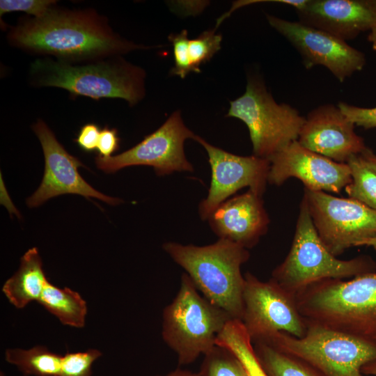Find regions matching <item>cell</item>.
Here are the masks:
<instances>
[{
    "mask_svg": "<svg viewBox=\"0 0 376 376\" xmlns=\"http://www.w3.org/2000/svg\"><path fill=\"white\" fill-rule=\"evenodd\" d=\"M169 41L173 45L174 66L171 70V75L184 79L192 72L188 54L189 39L188 31L182 30L179 33L171 34Z\"/></svg>",
    "mask_w": 376,
    "mask_h": 376,
    "instance_id": "28",
    "label": "cell"
},
{
    "mask_svg": "<svg viewBox=\"0 0 376 376\" xmlns=\"http://www.w3.org/2000/svg\"><path fill=\"white\" fill-rule=\"evenodd\" d=\"M196 134L184 123L180 111H175L155 132L147 135L134 147L110 157H97L98 169L113 173L132 166H148L163 176L174 172H193V165L187 159L185 141Z\"/></svg>",
    "mask_w": 376,
    "mask_h": 376,
    "instance_id": "11",
    "label": "cell"
},
{
    "mask_svg": "<svg viewBox=\"0 0 376 376\" xmlns=\"http://www.w3.org/2000/svg\"><path fill=\"white\" fill-rule=\"evenodd\" d=\"M337 107L354 126L366 130L376 127V107H359L344 102H339Z\"/></svg>",
    "mask_w": 376,
    "mask_h": 376,
    "instance_id": "30",
    "label": "cell"
},
{
    "mask_svg": "<svg viewBox=\"0 0 376 376\" xmlns=\"http://www.w3.org/2000/svg\"><path fill=\"white\" fill-rule=\"evenodd\" d=\"M347 164L352 180L344 189L349 198L376 210V173L361 155L352 156Z\"/></svg>",
    "mask_w": 376,
    "mask_h": 376,
    "instance_id": "24",
    "label": "cell"
},
{
    "mask_svg": "<svg viewBox=\"0 0 376 376\" xmlns=\"http://www.w3.org/2000/svg\"><path fill=\"white\" fill-rule=\"evenodd\" d=\"M354 127L337 106L322 104L308 113L297 141L334 162L347 163L350 157L368 148L354 132Z\"/></svg>",
    "mask_w": 376,
    "mask_h": 376,
    "instance_id": "16",
    "label": "cell"
},
{
    "mask_svg": "<svg viewBox=\"0 0 376 376\" xmlns=\"http://www.w3.org/2000/svg\"><path fill=\"white\" fill-rule=\"evenodd\" d=\"M100 131L97 125L87 123L81 127L75 141L82 150L93 151L97 149Z\"/></svg>",
    "mask_w": 376,
    "mask_h": 376,
    "instance_id": "32",
    "label": "cell"
},
{
    "mask_svg": "<svg viewBox=\"0 0 376 376\" xmlns=\"http://www.w3.org/2000/svg\"><path fill=\"white\" fill-rule=\"evenodd\" d=\"M146 72L122 56L72 64L49 57L31 63L29 81L36 87H56L94 100L118 98L130 106L145 95Z\"/></svg>",
    "mask_w": 376,
    "mask_h": 376,
    "instance_id": "2",
    "label": "cell"
},
{
    "mask_svg": "<svg viewBox=\"0 0 376 376\" xmlns=\"http://www.w3.org/2000/svg\"><path fill=\"white\" fill-rule=\"evenodd\" d=\"M306 322L376 339V272L315 282L295 295Z\"/></svg>",
    "mask_w": 376,
    "mask_h": 376,
    "instance_id": "3",
    "label": "cell"
},
{
    "mask_svg": "<svg viewBox=\"0 0 376 376\" xmlns=\"http://www.w3.org/2000/svg\"><path fill=\"white\" fill-rule=\"evenodd\" d=\"M295 11L300 23L344 41L376 25V0H307Z\"/></svg>",
    "mask_w": 376,
    "mask_h": 376,
    "instance_id": "17",
    "label": "cell"
},
{
    "mask_svg": "<svg viewBox=\"0 0 376 376\" xmlns=\"http://www.w3.org/2000/svg\"><path fill=\"white\" fill-rule=\"evenodd\" d=\"M244 276L241 321L251 340H263L278 332L302 338L307 324L298 310L295 295L272 279L263 281L250 272Z\"/></svg>",
    "mask_w": 376,
    "mask_h": 376,
    "instance_id": "10",
    "label": "cell"
},
{
    "mask_svg": "<svg viewBox=\"0 0 376 376\" xmlns=\"http://www.w3.org/2000/svg\"><path fill=\"white\" fill-rule=\"evenodd\" d=\"M262 2H276V3H281L283 4H287L288 6L294 7L295 10L299 9L301 7H303L305 3L307 2V0H249V1H239L237 3H234L231 9L229 10V12L227 14L224 15L220 19L217 21V26L219 23H221L225 17H226L228 15H230L231 12L235 10L237 8H239L242 6L251 4V3H262Z\"/></svg>",
    "mask_w": 376,
    "mask_h": 376,
    "instance_id": "33",
    "label": "cell"
},
{
    "mask_svg": "<svg viewBox=\"0 0 376 376\" xmlns=\"http://www.w3.org/2000/svg\"><path fill=\"white\" fill-rule=\"evenodd\" d=\"M63 324L82 328L86 323L87 304L81 295L70 288H58L49 281L38 301Z\"/></svg>",
    "mask_w": 376,
    "mask_h": 376,
    "instance_id": "20",
    "label": "cell"
},
{
    "mask_svg": "<svg viewBox=\"0 0 376 376\" xmlns=\"http://www.w3.org/2000/svg\"><path fill=\"white\" fill-rule=\"evenodd\" d=\"M268 183L281 185L288 179L300 180L312 191L340 193L351 182L347 163L334 162L295 141L269 159Z\"/></svg>",
    "mask_w": 376,
    "mask_h": 376,
    "instance_id": "15",
    "label": "cell"
},
{
    "mask_svg": "<svg viewBox=\"0 0 376 376\" xmlns=\"http://www.w3.org/2000/svg\"><path fill=\"white\" fill-rule=\"evenodd\" d=\"M359 246H371L376 250V237L364 240L360 243Z\"/></svg>",
    "mask_w": 376,
    "mask_h": 376,
    "instance_id": "38",
    "label": "cell"
},
{
    "mask_svg": "<svg viewBox=\"0 0 376 376\" xmlns=\"http://www.w3.org/2000/svg\"><path fill=\"white\" fill-rule=\"evenodd\" d=\"M304 198L320 238L335 256L376 237V210L322 191L304 188Z\"/></svg>",
    "mask_w": 376,
    "mask_h": 376,
    "instance_id": "9",
    "label": "cell"
},
{
    "mask_svg": "<svg viewBox=\"0 0 376 376\" xmlns=\"http://www.w3.org/2000/svg\"><path fill=\"white\" fill-rule=\"evenodd\" d=\"M376 272V263L368 256L340 260L320 238L303 197L290 249L272 272V279L288 292L296 293L322 280L343 279Z\"/></svg>",
    "mask_w": 376,
    "mask_h": 376,
    "instance_id": "5",
    "label": "cell"
},
{
    "mask_svg": "<svg viewBox=\"0 0 376 376\" xmlns=\"http://www.w3.org/2000/svg\"><path fill=\"white\" fill-rule=\"evenodd\" d=\"M120 139L117 130L114 128L104 127L100 131L97 150L99 156L110 157L119 148Z\"/></svg>",
    "mask_w": 376,
    "mask_h": 376,
    "instance_id": "31",
    "label": "cell"
},
{
    "mask_svg": "<svg viewBox=\"0 0 376 376\" xmlns=\"http://www.w3.org/2000/svg\"><path fill=\"white\" fill-rule=\"evenodd\" d=\"M252 343L257 359L268 376H322L304 361L264 340Z\"/></svg>",
    "mask_w": 376,
    "mask_h": 376,
    "instance_id": "22",
    "label": "cell"
},
{
    "mask_svg": "<svg viewBox=\"0 0 376 376\" xmlns=\"http://www.w3.org/2000/svg\"><path fill=\"white\" fill-rule=\"evenodd\" d=\"M101 356L102 352L97 349L66 352L62 357L58 376H91L93 365Z\"/></svg>",
    "mask_w": 376,
    "mask_h": 376,
    "instance_id": "27",
    "label": "cell"
},
{
    "mask_svg": "<svg viewBox=\"0 0 376 376\" xmlns=\"http://www.w3.org/2000/svg\"><path fill=\"white\" fill-rule=\"evenodd\" d=\"M262 196L249 189L223 202L207 220L211 230L219 238L247 249L253 247L267 233L270 221Z\"/></svg>",
    "mask_w": 376,
    "mask_h": 376,
    "instance_id": "18",
    "label": "cell"
},
{
    "mask_svg": "<svg viewBox=\"0 0 376 376\" xmlns=\"http://www.w3.org/2000/svg\"><path fill=\"white\" fill-rule=\"evenodd\" d=\"M56 5L55 0H1L0 17L8 13L22 11L30 17H39Z\"/></svg>",
    "mask_w": 376,
    "mask_h": 376,
    "instance_id": "29",
    "label": "cell"
},
{
    "mask_svg": "<svg viewBox=\"0 0 376 376\" xmlns=\"http://www.w3.org/2000/svg\"><path fill=\"white\" fill-rule=\"evenodd\" d=\"M47 282L38 250L33 247L23 255L19 269L6 281L1 290L13 306L23 308L38 301Z\"/></svg>",
    "mask_w": 376,
    "mask_h": 376,
    "instance_id": "19",
    "label": "cell"
},
{
    "mask_svg": "<svg viewBox=\"0 0 376 376\" xmlns=\"http://www.w3.org/2000/svg\"><path fill=\"white\" fill-rule=\"evenodd\" d=\"M222 36L215 30L205 31L196 38L189 40V58L192 72H200V66L210 61L221 49Z\"/></svg>",
    "mask_w": 376,
    "mask_h": 376,
    "instance_id": "26",
    "label": "cell"
},
{
    "mask_svg": "<svg viewBox=\"0 0 376 376\" xmlns=\"http://www.w3.org/2000/svg\"><path fill=\"white\" fill-rule=\"evenodd\" d=\"M7 40L31 54L72 64L149 48L120 36L108 19L93 8L69 9L57 5L41 17L19 18L10 27Z\"/></svg>",
    "mask_w": 376,
    "mask_h": 376,
    "instance_id": "1",
    "label": "cell"
},
{
    "mask_svg": "<svg viewBox=\"0 0 376 376\" xmlns=\"http://www.w3.org/2000/svg\"><path fill=\"white\" fill-rule=\"evenodd\" d=\"M194 140L205 150L211 169V180L205 198L198 205L201 219L207 221L223 202L244 187L263 195L268 183L270 162L267 159L240 156L214 146L201 136Z\"/></svg>",
    "mask_w": 376,
    "mask_h": 376,
    "instance_id": "13",
    "label": "cell"
},
{
    "mask_svg": "<svg viewBox=\"0 0 376 376\" xmlns=\"http://www.w3.org/2000/svg\"><path fill=\"white\" fill-rule=\"evenodd\" d=\"M226 116L246 125L253 155L267 159L298 139L306 119L295 108L276 102L256 77H249L244 93L230 102Z\"/></svg>",
    "mask_w": 376,
    "mask_h": 376,
    "instance_id": "8",
    "label": "cell"
},
{
    "mask_svg": "<svg viewBox=\"0 0 376 376\" xmlns=\"http://www.w3.org/2000/svg\"><path fill=\"white\" fill-rule=\"evenodd\" d=\"M32 129L42 146L45 171L40 185L26 201L29 207H37L52 197L66 194L96 198L110 205L121 202L97 191L82 178L78 171L82 163L65 150L42 120H38Z\"/></svg>",
    "mask_w": 376,
    "mask_h": 376,
    "instance_id": "14",
    "label": "cell"
},
{
    "mask_svg": "<svg viewBox=\"0 0 376 376\" xmlns=\"http://www.w3.org/2000/svg\"><path fill=\"white\" fill-rule=\"evenodd\" d=\"M0 376H7V375L3 372L1 371L0 372Z\"/></svg>",
    "mask_w": 376,
    "mask_h": 376,
    "instance_id": "39",
    "label": "cell"
},
{
    "mask_svg": "<svg viewBox=\"0 0 376 376\" xmlns=\"http://www.w3.org/2000/svg\"><path fill=\"white\" fill-rule=\"evenodd\" d=\"M162 248L207 300L233 319L242 320L244 276L241 266L249 258L247 249L221 238L203 246L169 242Z\"/></svg>",
    "mask_w": 376,
    "mask_h": 376,
    "instance_id": "4",
    "label": "cell"
},
{
    "mask_svg": "<svg viewBox=\"0 0 376 376\" xmlns=\"http://www.w3.org/2000/svg\"><path fill=\"white\" fill-rule=\"evenodd\" d=\"M199 371L204 376H249L234 354L217 345L204 356Z\"/></svg>",
    "mask_w": 376,
    "mask_h": 376,
    "instance_id": "25",
    "label": "cell"
},
{
    "mask_svg": "<svg viewBox=\"0 0 376 376\" xmlns=\"http://www.w3.org/2000/svg\"><path fill=\"white\" fill-rule=\"evenodd\" d=\"M233 318L198 292L183 273L179 290L164 309L162 336L176 354L179 366L194 363L216 346V340Z\"/></svg>",
    "mask_w": 376,
    "mask_h": 376,
    "instance_id": "6",
    "label": "cell"
},
{
    "mask_svg": "<svg viewBox=\"0 0 376 376\" xmlns=\"http://www.w3.org/2000/svg\"><path fill=\"white\" fill-rule=\"evenodd\" d=\"M306 324L302 338L278 332L261 340L304 361L322 376H363L362 367L376 360V339Z\"/></svg>",
    "mask_w": 376,
    "mask_h": 376,
    "instance_id": "7",
    "label": "cell"
},
{
    "mask_svg": "<svg viewBox=\"0 0 376 376\" xmlns=\"http://www.w3.org/2000/svg\"><path fill=\"white\" fill-rule=\"evenodd\" d=\"M361 372L364 375L376 376V360L364 365L362 367Z\"/></svg>",
    "mask_w": 376,
    "mask_h": 376,
    "instance_id": "36",
    "label": "cell"
},
{
    "mask_svg": "<svg viewBox=\"0 0 376 376\" xmlns=\"http://www.w3.org/2000/svg\"><path fill=\"white\" fill-rule=\"evenodd\" d=\"M360 155L368 166L376 173V155L369 148Z\"/></svg>",
    "mask_w": 376,
    "mask_h": 376,
    "instance_id": "34",
    "label": "cell"
},
{
    "mask_svg": "<svg viewBox=\"0 0 376 376\" xmlns=\"http://www.w3.org/2000/svg\"><path fill=\"white\" fill-rule=\"evenodd\" d=\"M367 39L376 54V25L369 31Z\"/></svg>",
    "mask_w": 376,
    "mask_h": 376,
    "instance_id": "37",
    "label": "cell"
},
{
    "mask_svg": "<svg viewBox=\"0 0 376 376\" xmlns=\"http://www.w3.org/2000/svg\"><path fill=\"white\" fill-rule=\"evenodd\" d=\"M216 345L234 354L249 376H268L257 359L251 338L241 320H229L219 334Z\"/></svg>",
    "mask_w": 376,
    "mask_h": 376,
    "instance_id": "23",
    "label": "cell"
},
{
    "mask_svg": "<svg viewBox=\"0 0 376 376\" xmlns=\"http://www.w3.org/2000/svg\"><path fill=\"white\" fill-rule=\"evenodd\" d=\"M62 357L43 345L27 350L9 348L5 352L6 362L16 366L24 376H58Z\"/></svg>",
    "mask_w": 376,
    "mask_h": 376,
    "instance_id": "21",
    "label": "cell"
},
{
    "mask_svg": "<svg viewBox=\"0 0 376 376\" xmlns=\"http://www.w3.org/2000/svg\"><path fill=\"white\" fill-rule=\"evenodd\" d=\"M156 376H204V375L201 373V371L192 372L190 370L181 369L178 368L164 375H156Z\"/></svg>",
    "mask_w": 376,
    "mask_h": 376,
    "instance_id": "35",
    "label": "cell"
},
{
    "mask_svg": "<svg viewBox=\"0 0 376 376\" xmlns=\"http://www.w3.org/2000/svg\"><path fill=\"white\" fill-rule=\"evenodd\" d=\"M269 25L283 36L300 54L304 67L327 68L340 82L361 71L366 63L365 54L324 31L299 22L266 15Z\"/></svg>",
    "mask_w": 376,
    "mask_h": 376,
    "instance_id": "12",
    "label": "cell"
}]
</instances>
